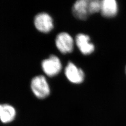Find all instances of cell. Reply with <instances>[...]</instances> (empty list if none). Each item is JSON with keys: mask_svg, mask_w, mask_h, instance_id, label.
<instances>
[{"mask_svg": "<svg viewBox=\"0 0 126 126\" xmlns=\"http://www.w3.org/2000/svg\"><path fill=\"white\" fill-rule=\"evenodd\" d=\"M16 116V111L13 106L9 104H0V120L3 123L12 122Z\"/></svg>", "mask_w": 126, "mask_h": 126, "instance_id": "9c48e42d", "label": "cell"}, {"mask_svg": "<svg viewBox=\"0 0 126 126\" xmlns=\"http://www.w3.org/2000/svg\"><path fill=\"white\" fill-rule=\"evenodd\" d=\"M75 41L78 49L83 55H89L94 51V45L90 42L89 36L82 33L79 34L76 36Z\"/></svg>", "mask_w": 126, "mask_h": 126, "instance_id": "8992f818", "label": "cell"}, {"mask_svg": "<svg viewBox=\"0 0 126 126\" xmlns=\"http://www.w3.org/2000/svg\"><path fill=\"white\" fill-rule=\"evenodd\" d=\"M31 88L37 98L43 99L50 94V88L46 78L43 75L35 77L32 79Z\"/></svg>", "mask_w": 126, "mask_h": 126, "instance_id": "6da1fadb", "label": "cell"}, {"mask_svg": "<svg viewBox=\"0 0 126 126\" xmlns=\"http://www.w3.org/2000/svg\"><path fill=\"white\" fill-rule=\"evenodd\" d=\"M72 14L79 19L85 20L90 15L88 10V0H79L72 7Z\"/></svg>", "mask_w": 126, "mask_h": 126, "instance_id": "52a82bcc", "label": "cell"}, {"mask_svg": "<svg viewBox=\"0 0 126 126\" xmlns=\"http://www.w3.org/2000/svg\"><path fill=\"white\" fill-rule=\"evenodd\" d=\"M58 49L63 54L71 53L74 48V40L71 36L66 32H61L58 35L55 40Z\"/></svg>", "mask_w": 126, "mask_h": 126, "instance_id": "3957f363", "label": "cell"}, {"mask_svg": "<svg viewBox=\"0 0 126 126\" xmlns=\"http://www.w3.org/2000/svg\"></svg>", "mask_w": 126, "mask_h": 126, "instance_id": "8fae6325", "label": "cell"}, {"mask_svg": "<svg viewBox=\"0 0 126 126\" xmlns=\"http://www.w3.org/2000/svg\"><path fill=\"white\" fill-rule=\"evenodd\" d=\"M65 75L71 83L79 84L82 83L85 79L83 71L77 67L72 62H69L65 69Z\"/></svg>", "mask_w": 126, "mask_h": 126, "instance_id": "5b68a950", "label": "cell"}, {"mask_svg": "<svg viewBox=\"0 0 126 126\" xmlns=\"http://www.w3.org/2000/svg\"><path fill=\"white\" fill-rule=\"evenodd\" d=\"M34 24L36 29L43 33H48L53 28V21L48 14L40 13L35 16Z\"/></svg>", "mask_w": 126, "mask_h": 126, "instance_id": "277c9868", "label": "cell"}, {"mask_svg": "<svg viewBox=\"0 0 126 126\" xmlns=\"http://www.w3.org/2000/svg\"><path fill=\"white\" fill-rule=\"evenodd\" d=\"M118 6L115 0H101L100 12L105 17H113L117 15Z\"/></svg>", "mask_w": 126, "mask_h": 126, "instance_id": "ba28073f", "label": "cell"}, {"mask_svg": "<svg viewBox=\"0 0 126 126\" xmlns=\"http://www.w3.org/2000/svg\"><path fill=\"white\" fill-rule=\"evenodd\" d=\"M101 1L99 0H88V10L90 15L100 11Z\"/></svg>", "mask_w": 126, "mask_h": 126, "instance_id": "30bf717a", "label": "cell"}, {"mask_svg": "<svg viewBox=\"0 0 126 126\" xmlns=\"http://www.w3.org/2000/svg\"><path fill=\"white\" fill-rule=\"evenodd\" d=\"M42 69L45 74L49 77L57 75L61 71L62 63L58 57L52 55L49 58L44 60L42 63Z\"/></svg>", "mask_w": 126, "mask_h": 126, "instance_id": "7a4b0ae2", "label": "cell"}]
</instances>
